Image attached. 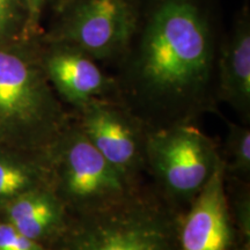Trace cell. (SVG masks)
<instances>
[{
    "label": "cell",
    "instance_id": "1",
    "mask_svg": "<svg viewBox=\"0 0 250 250\" xmlns=\"http://www.w3.org/2000/svg\"><path fill=\"white\" fill-rule=\"evenodd\" d=\"M224 34L220 0H140L136 29L117 62L118 94L171 115L206 105L215 95Z\"/></svg>",
    "mask_w": 250,
    "mask_h": 250
},
{
    "label": "cell",
    "instance_id": "2",
    "mask_svg": "<svg viewBox=\"0 0 250 250\" xmlns=\"http://www.w3.org/2000/svg\"><path fill=\"white\" fill-rule=\"evenodd\" d=\"M40 57V36L0 43V145L48 158L68 124Z\"/></svg>",
    "mask_w": 250,
    "mask_h": 250
},
{
    "label": "cell",
    "instance_id": "3",
    "mask_svg": "<svg viewBox=\"0 0 250 250\" xmlns=\"http://www.w3.org/2000/svg\"><path fill=\"white\" fill-rule=\"evenodd\" d=\"M177 223L132 193L121 202L70 218L52 250H179Z\"/></svg>",
    "mask_w": 250,
    "mask_h": 250
},
{
    "label": "cell",
    "instance_id": "4",
    "mask_svg": "<svg viewBox=\"0 0 250 250\" xmlns=\"http://www.w3.org/2000/svg\"><path fill=\"white\" fill-rule=\"evenodd\" d=\"M52 188L67 210L85 213L121 202L130 180L92 145L79 126H70L48 154Z\"/></svg>",
    "mask_w": 250,
    "mask_h": 250
},
{
    "label": "cell",
    "instance_id": "5",
    "mask_svg": "<svg viewBox=\"0 0 250 250\" xmlns=\"http://www.w3.org/2000/svg\"><path fill=\"white\" fill-rule=\"evenodd\" d=\"M43 41L64 42L98 61L118 62L138 20L140 0H54Z\"/></svg>",
    "mask_w": 250,
    "mask_h": 250
},
{
    "label": "cell",
    "instance_id": "6",
    "mask_svg": "<svg viewBox=\"0 0 250 250\" xmlns=\"http://www.w3.org/2000/svg\"><path fill=\"white\" fill-rule=\"evenodd\" d=\"M144 153L164 187L180 198L195 197L221 160L214 143L189 124L151 132Z\"/></svg>",
    "mask_w": 250,
    "mask_h": 250
},
{
    "label": "cell",
    "instance_id": "7",
    "mask_svg": "<svg viewBox=\"0 0 250 250\" xmlns=\"http://www.w3.org/2000/svg\"><path fill=\"white\" fill-rule=\"evenodd\" d=\"M40 57L55 92L78 110L93 100L108 99L111 93H118L116 80L76 45L40 37Z\"/></svg>",
    "mask_w": 250,
    "mask_h": 250
},
{
    "label": "cell",
    "instance_id": "8",
    "mask_svg": "<svg viewBox=\"0 0 250 250\" xmlns=\"http://www.w3.org/2000/svg\"><path fill=\"white\" fill-rule=\"evenodd\" d=\"M226 166L221 159L195 196L186 218L177 224L179 250H232L235 243L226 190Z\"/></svg>",
    "mask_w": 250,
    "mask_h": 250
},
{
    "label": "cell",
    "instance_id": "9",
    "mask_svg": "<svg viewBox=\"0 0 250 250\" xmlns=\"http://www.w3.org/2000/svg\"><path fill=\"white\" fill-rule=\"evenodd\" d=\"M79 111L81 132L120 173L132 179L144 145L130 115L109 99L93 100Z\"/></svg>",
    "mask_w": 250,
    "mask_h": 250
},
{
    "label": "cell",
    "instance_id": "10",
    "mask_svg": "<svg viewBox=\"0 0 250 250\" xmlns=\"http://www.w3.org/2000/svg\"><path fill=\"white\" fill-rule=\"evenodd\" d=\"M215 95L243 115L250 111V7L245 1L221 40Z\"/></svg>",
    "mask_w": 250,
    "mask_h": 250
},
{
    "label": "cell",
    "instance_id": "11",
    "mask_svg": "<svg viewBox=\"0 0 250 250\" xmlns=\"http://www.w3.org/2000/svg\"><path fill=\"white\" fill-rule=\"evenodd\" d=\"M2 211V219L31 240L51 248L66 229L67 208L52 187L37 188L15 197Z\"/></svg>",
    "mask_w": 250,
    "mask_h": 250
},
{
    "label": "cell",
    "instance_id": "12",
    "mask_svg": "<svg viewBox=\"0 0 250 250\" xmlns=\"http://www.w3.org/2000/svg\"><path fill=\"white\" fill-rule=\"evenodd\" d=\"M52 187L48 158L0 145V210L22 193Z\"/></svg>",
    "mask_w": 250,
    "mask_h": 250
},
{
    "label": "cell",
    "instance_id": "13",
    "mask_svg": "<svg viewBox=\"0 0 250 250\" xmlns=\"http://www.w3.org/2000/svg\"><path fill=\"white\" fill-rule=\"evenodd\" d=\"M35 39L29 31L27 0H0V43Z\"/></svg>",
    "mask_w": 250,
    "mask_h": 250
},
{
    "label": "cell",
    "instance_id": "14",
    "mask_svg": "<svg viewBox=\"0 0 250 250\" xmlns=\"http://www.w3.org/2000/svg\"><path fill=\"white\" fill-rule=\"evenodd\" d=\"M228 165L226 169L242 176L250 173V130L230 124L227 137Z\"/></svg>",
    "mask_w": 250,
    "mask_h": 250
},
{
    "label": "cell",
    "instance_id": "15",
    "mask_svg": "<svg viewBox=\"0 0 250 250\" xmlns=\"http://www.w3.org/2000/svg\"><path fill=\"white\" fill-rule=\"evenodd\" d=\"M0 250H52L50 247L31 240L0 219Z\"/></svg>",
    "mask_w": 250,
    "mask_h": 250
},
{
    "label": "cell",
    "instance_id": "16",
    "mask_svg": "<svg viewBox=\"0 0 250 250\" xmlns=\"http://www.w3.org/2000/svg\"><path fill=\"white\" fill-rule=\"evenodd\" d=\"M234 229L239 234L240 241H250V198L248 192L236 196L230 212Z\"/></svg>",
    "mask_w": 250,
    "mask_h": 250
},
{
    "label": "cell",
    "instance_id": "17",
    "mask_svg": "<svg viewBox=\"0 0 250 250\" xmlns=\"http://www.w3.org/2000/svg\"><path fill=\"white\" fill-rule=\"evenodd\" d=\"M54 2V0H27L29 9V31L33 37H39L42 34L43 28L41 26L43 14L46 8Z\"/></svg>",
    "mask_w": 250,
    "mask_h": 250
},
{
    "label": "cell",
    "instance_id": "18",
    "mask_svg": "<svg viewBox=\"0 0 250 250\" xmlns=\"http://www.w3.org/2000/svg\"><path fill=\"white\" fill-rule=\"evenodd\" d=\"M232 250H250V241H240L234 243Z\"/></svg>",
    "mask_w": 250,
    "mask_h": 250
}]
</instances>
